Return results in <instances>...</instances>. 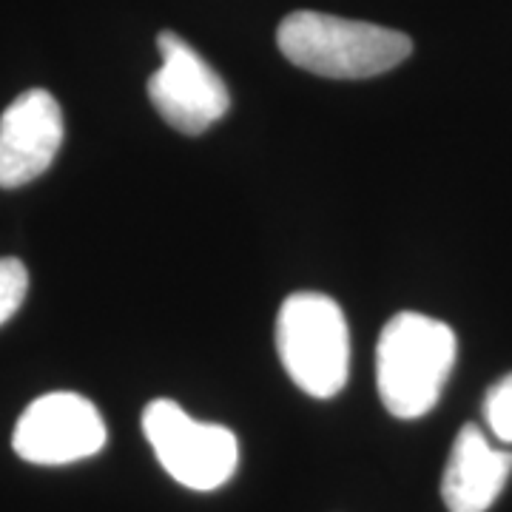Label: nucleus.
<instances>
[{
    "label": "nucleus",
    "mask_w": 512,
    "mask_h": 512,
    "mask_svg": "<svg viewBox=\"0 0 512 512\" xmlns=\"http://www.w3.org/2000/svg\"><path fill=\"white\" fill-rule=\"evenodd\" d=\"M143 433L165 473L188 490L211 493L237 473V436L222 424L191 419L177 402L154 399L148 404Z\"/></svg>",
    "instance_id": "20e7f679"
},
{
    "label": "nucleus",
    "mask_w": 512,
    "mask_h": 512,
    "mask_svg": "<svg viewBox=\"0 0 512 512\" xmlns=\"http://www.w3.org/2000/svg\"><path fill=\"white\" fill-rule=\"evenodd\" d=\"M276 350L291 382L313 399H333L350 370V330L336 299L302 291L276 316Z\"/></svg>",
    "instance_id": "7ed1b4c3"
},
{
    "label": "nucleus",
    "mask_w": 512,
    "mask_h": 512,
    "mask_svg": "<svg viewBox=\"0 0 512 512\" xmlns=\"http://www.w3.org/2000/svg\"><path fill=\"white\" fill-rule=\"evenodd\" d=\"M512 473V453L493 450L478 424H464L453 441L441 478V498L450 512H487Z\"/></svg>",
    "instance_id": "6e6552de"
},
{
    "label": "nucleus",
    "mask_w": 512,
    "mask_h": 512,
    "mask_svg": "<svg viewBox=\"0 0 512 512\" xmlns=\"http://www.w3.org/2000/svg\"><path fill=\"white\" fill-rule=\"evenodd\" d=\"M106 421L77 393H46L23 410L12 447L23 461L57 467L97 456L106 447Z\"/></svg>",
    "instance_id": "423d86ee"
},
{
    "label": "nucleus",
    "mask_w": 512,
    "mask_h": 512,
    "mask_svg": "<svg viewBox=\"0 0 512 512\" xmlns=\"http://www.w3.org/2000/svg\"><path fill=\"white\" fill-rule=\"evenodd\" d=\"M29 291V271L15 256L0 259V325H6L20 311Z\"/></svg>",
    "instance_id": "1a4fd4ad"
},
{
    "label": "nucleus",
    "mask_w": 512,
    "mask_h": 512,
    "mask_svg": "<svg viewBox=\"0 0 512 512\" xmlns=\"http://www.w3.org/2000/svg\"><path fill=\"white\" fill-rule=\"evenodd\" d=\"M456 350L447 322L416 311L396 313L376 348V387L387 413L404 421L427 416L456 367Z\"/></svg>",
    "instance_id": "f257e3e1"
},
{
    "label": "nucleus",
    "mask_w": 512,
    "mask_h": 512,
    "mask_svg": "<svg viewBox=\"0 0 512 512\" xmlns=\"http://www.w3.org/2000/svg\"><path fill=\"white\" fill-rule=\"evenodd\" d=\"M157 49L163 66L148 77L151 106L174 131L197 137L231 109L225 80L174 32L157 37Z\"/></svg>",
    "instance_id": "39448f33"
},
{
    "label": "nucleus",
    "mask_w": 512,
    "mask_h": 512,
    "mask_svg": "<svg viewBox=\"0 0 512 512\" xmlns=\"http://www.w3.org/2000/svg\"><path fill=\"white\" fill-rule=\"evenodd\" d=\"M63 134V111L46 89L15 97L0 117V188H20L49 171Z\"/></svg>",
    "instance_id": "0eeeda50"
},
{
    "label": "nucleus",
    "mask_w": 512,
    "mask_h": 512,
    "mask_svg": "<svg viewBox=\"0 0 512 512\" xmlns=\"http://www.w3.org/2000/svg\"><path fill=\"white\" fill-rule=\"evenodd\" d=\"M276 46L305 72L330 80H365L390 72L413 52V40L365 20L293 12L276 29Z\"/></svg>",
    "instance_id": "f03ea898"
},
{
    "label": "nucleus",
    "mask_w": 512,
    "mask_h": 512,
    "mask_svg": "<svg viewBox=\"0 0 512 512\" xmlns=\"http://www.w3.org/2000/svg\"><path fill=\"white\" fill-rule=\"evenodd\" d=\"M484 419L495 433V439L512 444V373L487 390L484 396Z\"/></svg>",
    "instance_id": "9d476101"
}]
</instances>
